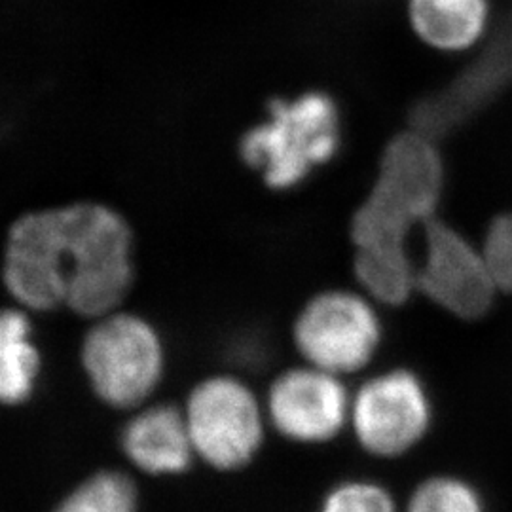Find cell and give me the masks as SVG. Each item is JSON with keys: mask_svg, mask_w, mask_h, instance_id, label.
Returning <instances> with one entry per match:
<instances>
[{"mask_svg": "<svg viewBox=\"0 0 512 512\" xmlns=\"http://www.w3.org/2000/svg\"><path fill=\"white\" fill-rule=\"evenodd\" d=\"M2 279L23 310L67 308L95 321L120 310L131 289V228L103 203L27 213L8 230Z\"/></svg>", "mask_w": 512, "mask_h": 512, "instance_id": "cell-1", "label": "cell"}, {"mask_svg": "<svg viewBox=\"0 0 512 512\" xmlns=\"http://www.w3.org/2000/svg\"><path fill=\"white\" fill-rule=\"evenodd\" d=\"M444 162L425 131H403L384 148L376 181L351 219L359 247H410V236L437 217Z\"/></svg>", "mask_w": 512, "mask_h": 512, "instance_id": "cell-2", "label": "cell"}, {"mask_svg": "<svg viewBox=\"0 0 512 512\" xmlns=\"http://www.w3.org/2000/svg\"><path fill=\"white\" fill-rule=\"evenodd\" d=\"M342 139V112L336 99L310 90L293 99H274L268 118L243 135L239 152L266 186L293 190L338 156Z\"/></svg>", "mask_w": 512, "mask_h": 512, "instance_id": "cell-3", "label": "cell"}, {"mask_svg": "<svg viewBox=\"0 0 512 512\" xmlns=\"http://www.w3.org/2000/svg\"><path fill=\"white\" fill-rule=\"evenodd\" d=\"M93 323L82 344V365L95 393L116 408L143 403L164 370L158 332L139 315L120 310Z\"/></svg>", "mask_w": 512, "mask_h": 512, "instance_id": "cell-4", "label": "cell"}, {"mask_svg": "<svg viewBox=\"0 0 512 512\" xmlns=\"http://www.w3.org/2000/svg\"><path fill=\"white\" fill-rule=\"evenodd\" d=\"M293 340L308 365L342 378L374 361L384 344V325L372 298L330 289L311 296L296 315Z\"/></svg>", "mask_w": 512, "mask_h": 512, "instance_id": "cell-5", "label": "cell"}, {"mask_svg": "<svg viewBox=\"0 0 512 512\" xmlns=\"http://www.w3.org/2000/svg\"><path fill=\"white\" fill-rule=\"evenodd\" d=\"M433 399L414 370L391 368L372 376L351 399L349 423L366 454L403 458L427 437Z\"/></svg>", "mask_w": 512, "mask_h": 512, "instance_id": "cell-6", "label": "cell"}, {"mask_svg": "<svg viewBox=\"0 0 512 512\" xmlns=\"http://www.w3.org/2000/svg\"><path fill=\"white\" fill-rule=\"evenodd\" d=\"M184 416L196 454L220 471L245 467L262 446L260 403L232 376H215L198 385Z\"/></svg>", "mask_w": 512, "mask_h": 512, "instance_id": "cell-7", "label": "cell"}, {"mask_svg": "<svg viewBox=\"0 0 512 512\" xmlns=\"http://www.w3.org/2000/svg\"><path fill=\"white\" fill-rule=\"evenodd\" d=\"M418 293L461 321H476L494 306L499 293L480 247L444 220L421 228Z\"/></svg>", "mask_w": 512, "mask_h": 512, "instance_id": "cell-8", "label": "cell"}, {"mask_svg": "<svg viewBox=\"0 0 512 512\" xmlns=\"http://www.w3.org/2000/svg\"><path fill=\"white\" fill-rule=\"evenodd\" d=\"M268 416L293 442L327 444L346 429L351 399L340 376L306 365L277 376L268 393Z\"/></svg>", "mask_w": 512, "mask_h": 512, "instance_id": "cell-9", "label": "cell"}, {"mask_svg": "<svg viewBox=\"0 0 512 512\" xmlns=\"http://www.w3.org/2000/svg\"><path fill=\"white\" fill-rule=\"evenodd\" d=\"M412 35L444 55L473 52L492 31L494 0H406Z\"/></svg>", "mask_w": 512, "mask_h": 512, "instance_id": "cell-10", "label": "cell"}, {"mask_svg": "<svg viewBox=\"0 0 512 512\" xmlns=\"http://www.w3.org/2000/svg\"><path fill=\"white\" fill-rule=\"evenodd\" d=\"M128 458L150 475H177L194 456L186 416L175 406H154L129 421L124 431Z\"/></svg>", "mask_w": 512, "mask_h": 512, "instance_id": "cell-11", "label": "cell"}, {"mask_svg": "<svg viewBox=\"0 0 512 512\" xmlns=\"http://www.w3.org/2000/svg\"><path fill=\"white\" fill-rule=\"evenodd\" d=\"M353 272L363 293L382 306L399 308L418 293V262L410 247H359Z\"/></svg>", "mask_w": 512, "mask_h": 512, "instance_id": "cell-12", "label": "cell"}, {"mask_svg": "<svg viewBox=\"0 0 512 512\" xmlns=\"http://www.w3.org/2000/svg\"><path fill=\"white\" fill-rule=\"evenodd\" d=\"M40 355L23 310H0V404L27 401L37 384Z\"/></svg>", "mask_w": 512, "mask_h": 512, "instance_id": "cell-13", "label": "cell"}, {"mask_svg": "<svg viewBox=\"0 0 512 512\" xmlns=\"http://www.w3.org/2000/svg\"><path fill=\"white\" fill-rule=\"evenodd\" d=\"M54 512H137V492L122 473H99L78 486Z\"/></svg>", "mask_w": 512, "mask_h": 512, "instance_id": "cell-14", "label": "cell"}, {"mask_svg": "<svg viewBox=\"0 0 512 512\" xmlns=\"http://www.w3.org/2000/svg\"><path fill=\"white\" fill-rule=\"evenodd\" d=\"M404 512H486V503L469 480L435 475L416 486Z\"/></svg>", "mask_w": 512, "mask_h": 512, "instance_id": "cell-15", "label": "cell"}, {"mask_svg": "<svg viewBox=\"0 0 512 512\" xmlns=\"http://www.w3.org/2000/svg\"><path fill=\"white\" fill-rule=\"evenodd\" d=\"M317 512H399L393 495L382 484L351 478L330 488Z\"/></svg>", "mask_w": 512, "mask_h": 512, "instance_id": "cell-16", "label": "cell"}, {"mask_svg": "<svg viewBox=\"0 0 512 512\" xmlns=\"http://www.w3.org/2000/svg\"><path fill=\"white\" fill-rule=\"evenodd\" d=\"M499 293H512V213L497 215L480 245Z\"/></svg>", "mask_w": 512, "mask_h": 512, "instance_id": "cell-17", "label": "cell"}]
</instances>
